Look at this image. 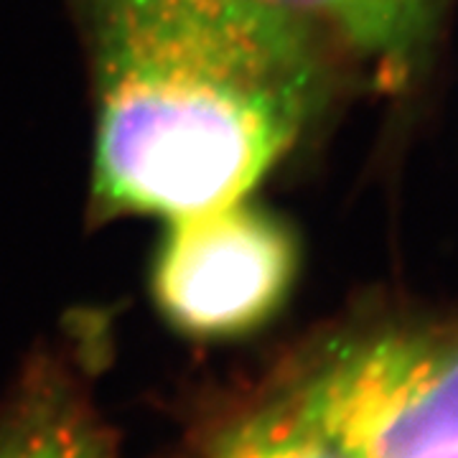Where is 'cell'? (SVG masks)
<instances>
[{
    "instance_id": "cell-1",
    "label": "cell",
    "mask_w": 458,
    "mask_h": 458,
    "mask_svg": "<svg viewBox=\"0 0 458 458\" xmlns=\"http://www.w3.org/2000/svg\"><path fill=\"white\" fill-rule=\"evenodd\" d=\"M95 191L174 219L234 204L318 98L298 18L262 0H105Z\"/></svg>"
},
{
    "instance_id": "cell-2",
    "label": "cell",
    "mask_w": 458,
    "mask_h": 458,
    "mask_svg": "<svg viewBox=\"0 0 458 458\" xmlns=\"http://www.w3.org/2000/svg\"><path fill=\"white\" fill-rule=\"evenodd\" d=\"M349 458L458 448V334L385 331L331 349L288 394Z\"/></svg>"
},
{
    "instance_id": "cell-3",
    "label": "cell",
    "mask_w": 458,
    "mask_h": 458,
    "mask_svg": "<svg viewBox=\"0 0 458 458\" xmlns=\"http://www.w3.org/2000/svg\"><path fill=\"white\" fill-rule=\"evenodd\" d=\"M293 237L240 201L174 219L153 265V295L171 327L225 339L262 327L291 291Z\"/></svg>"
},
{
    "instance_id": "cell-4",
    "label": "cell",
    "mask_w": 458,
    "mask_h": 458,
    "mask_svg": "<svg viewBox=\"0 0 458 458\" xmlns=\"http://www.w3.org/2000/svg\"><path fill=\"white\" fill-rule=\"evenodd\" d=\"M291 16L334 26L346 41L379 56H408L433 21L438 0H262Z\"/></svg>"
},
{
    "instance_id": "cell-5",
    "label": "cell",
    "mask_w": 458,
    "mask_h": 458,
    "mask_svg": "<svg viewBox=\"0 0 458 458\" xmlns=\"http://www.w3.org/2000/svg\"><path fill=\"white\" fill-rule=\"evenodd\" d=\"M0 458H110L72 394L41 385L0 433Z\"/></svg>"
},
{
    "instance_id": "cell-6",
    "label": "cell",
    "mask_w": 458,
    "mask_h": 458,
    "mask_svg": "<svg viewBox=\"0 0 458 458\" xmlns=\"http://www.w3.org/2000/svg\"><path fill=\"white\" fill-rule=\"evenodd\" d=\"M204 458H349L295 408L291 397L262 405L216 436Z\"/></svg>"
},
{
    "instance_id": "cell-7",
    "label": "cell",
    "mask_w": 458,
    "mask_h": 458,
    "mask_svg": "<svg viewBox=\"0 0 458 458\" xmlns=\"http://www.w3.org/2000/svg\"><path fill=\"white\" fill-rule=\"evenodd\" d=\"M426 458H458V448H451V451H438V454H430Z\"/></svg>"
}]
</instances>
